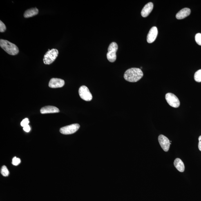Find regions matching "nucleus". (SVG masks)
I'll return each instance as SVG.
<instances>
[{
  "instance_id": "nucleus-11",
  "label": "nucleus",
  "mask_w": 201,
  "mask_h": 201,
  "mask_svg": "<svg viewBox=\"0 0 201 201\" xmlns=\"http://www.w3.org/2000/svg\"><path fill=\"white\" fill-rule=\"evenodd\" d=\"M153 3L150 2L145 5L143 8L141 14L143 17H147L153 10Z\"/></svg>"
},
{
  "instance_id": "nucleus-20",
  "label": "nucleus",
  "mask_w": 201,
  "mask_h": 201,
  "mask_svg": "<svg viewBox=\"0 0 201 201\" xmlns=\"http://www.w3.org/2000/svg\"><path fill=\"white\" fill-rule=\"evenodd\" d=\"M6 30V27L1 21H0V32H4Z\"/></svg>"
},
{
  "instance_id": "nucleus-16",
  "label": "nucleus",
  "mask_w": 201,
  "mask_h": 201,
  "mask_svg": "<svg viewBox=\"0 0 201 201\" xmlns=\"http://www.w3.org/2000/svg\"><path fill=\"white\" fill-rule=\"evenodd\" d=\"M195 81L197 82H201V69L197 70L194 75Z\"/></svg>"
},
{
  "instance_id": "nucleus-23",
  "label": "nucleus",
  "mask_w": 201,
  "mask_h": 201,
  "mask_svg": "<svg viewBox=\"0 0 201 201\" xmlns=\"http://www.w3.org/2000/svg\"><path fill=\"white\" fill-rule=\"evenodd\" d=\"M199 144H198V147L199 150L201 151V136H199Z\"/></svg>"
},
{
  "instance_id": "nucleus-17",
  "label": "nucleus",
  "mask_w": 201,
  "mask_h": 201,
  "mask_svg": "<svg viewBox=\"0 0 201 201\" xmlns=\"http://www.w3.org/2000/svg\"><path fill=\"white\" fill-rule=\"evenodd\" d=\"M1 172L2 175L4 177L8 176L9 174H10L8 168H7L6 166H3L2 167Z\"/></svg>"
},
{
  "instance_id": "nucleus-3",
  "label": "nucleus",
  "mask_w": 201,
  "mask_h": 201,
  "mask_svg": "<svg viewBox=\"0 0 201 201\" xmlns=\"http://www.w3.org/2000/svg\"><path fill=\"white\" fill-rule=\"evenodd\" d=\"M59 55V51L57 49L48 50L44 55L43 61L45 64L50 65L53 63Z\"/></svg>"
},
{
  "instance_id": "nucleus-2",
  "label": "nucleus",
  "mask_w": 201,
  "mask_h": 201,
  "mask_svg": "<svg viewBox=\"0 0 201 201\" xmlns=\"http://www.w3.org/2000/svg\"><path fill=\"white\" fill-rule=\"evenodd\" d=\"M0 46L9 55H15L19 53V50L17 46L6 40L1 39Z\"/></svg>"
},
{
  "instance_id": "nucleus-12",
  "label": "nucleus",
  "mask_w": 201,
  "mask_h": 201,
  "mask_svg": "<svg viewBox=\"0 0 201 201\" xmlns=\"http://www.w3.org/2000/svg\"><path fill=\"white\" fill-rule=\"evenodd\" d=\"M60 111L57 107L53 106H47L41 108V114L55 113H59Z\"/></svg>"
},
{
  "instance_id": "nucleus-21",
  "label": "nucleus",
  "mask_w": 201,
  "mask_h": 201,
  "mask_svg": "<svg viewBox=\"0 0 201 201\" xmlns=\"http://www.w3.org/2000/svg\"><path fill=\"white\" fill-rule=\"evenodd\" d=\"M29 122V119L28 118H25L22 121L21 123V125L22 127H24L28 125Z\"/></svg>"
},
{
  "instance_id": "nucleus-19",
  "label": "nucleus",
  "mask_w": 201,
  "mask_h": 201,
  "mask_svg": "<svg viewBox=\"0 0 201 201\" xmlns=\"http://www.w3.org/2000/svg\"><path fill=\"white\" fill-rule=\"evenodd\" d=\"M21 160L19 158H17L16 157H14L12 159V164L13 165L17 166L20 163Z\"/></svg>"
},
{
  "instance_id": "nucleus-15",
  "label": "nucleus",
  "mask_w": 201,
  "mask_h": 201,
  "mask_svg": "<svg viewBox=\"0 0 201 201\" xmlns=\"http://www.w3.org/2000/svg\"><path fill=\"white\" fill-rule=\"evenodd\" d=\"M39 13V10L37 8H32L25 11L23 16L25 18L32 17L37 15Z\"/></svg>"
},
{
  "instance_id": "nucleus-9",
  "label": "nucleus",
  "mask_w": 201,
  "mask_h": 201,
  "mask_svg": "<svg viewBox=\"0 0 201 201\" xmlns=\"http://www.w3.org/2000/svg\"><path fill=\"white\" fill-rule=\"evenodd\" d=\"M65 84V81L63 80L53 78L51 79L49 82L48 86L51 88H59L62 87L64 86Z\"/></svg>"
},
{
  "instance_id": "nucleus-6",
  "label": "nucleus",
  "mask_w": 201,
  "mask_h": 201,
  "mask_svg": "<svg viewBox=\"0 0 201 201\" xmlns=\"http://www.w3.org/2000/svg\"><path fill=\"white\" fill-rule=\"evenodd\" d=\"M79 94L80 97L83 100L87 101H90L92 99V96L87 87L83 86L79 88Z\"/></svg>"
},
{
  "instance_id": "nucleus-5",
  "label": "nucleus",
  "mask_w": 201,
  "mask_h": 201,
  "mask_svg": "<svg viewBox=\"0 0 201 201\" xmlns=\"http://www.w3.org/2000/svg\"><path fill=\"white\" fill-rule=\"evenodd\" d=\"M165 99L168 104L173 107L178 108L180 106V101L178 97L173 93L166 94Z\"/></svg>"
},
{
  "instance_id": "nucleus-4",
  "label": "nucleus",
  "mask_w": 201,
  "mask_h": 201,
  "mask_svg": "<svg viewBox=\"0 0 201 201\" xmlns=\"http://www.w3.org/2000/svg\"><path fill=\"white\" fill-rule=\"evenodd\" d=\"M118 46L116 43L113 42L109 45L108 49V52L107 53V57L108 61L111 62H114L116 60V52Z\"/></svg>"
},
{
  "instance_id": "nucleus-1",
  "label": "nucleus",
  "mask_w": 201,
  "mask_h": 201,
  "mask_svg": "<svg viewBox=\"0 0 201 201\" xmlns=\"http://www.w3.org/2000/svg\"><path fill=\"white\" fill-rule=\"evenodd\" d=\"M143 76L144 74L140 69L132 68L127 70L125 72L124 77L128 82H135L140 80Z\"/></svg>"
},
{
  "instance_id": "nucleus-14",
  "label": "nucleus",
  "mask_w": 201,
  "mask_h": 201,
  "mask_svg": "<svg viewBox=\"0 0 201 201\" xmlns=\"http://www.w3.org/2000/svg\"><path fill=\"white\" fill-rule=\"evenodd\" d=\"M174 164L175 167L178 171L180 172H183L184 171V165L180 159L177 158L175 159Z\"/></svg>"
},
{
  "instance_id": "nucleus-13",
  "label": "nucleus",
  "mask_w": 201,
  "mask_h": 201,
  "mask_svg": "<svg viewBox=\"0 0 201 201\" xmlns=\"http://www.w3.org/2000/svg\"><path fill=\"white\" fill-rule=\"evenodd\" d=\"M191 10L189 8H184L180 10L176 14V17L177 19H182L190 15Z\"/></svg>"
},
{
  "instance_id": "nucleus-8",
  "label": "nucleus",
  "mask_w": 201,
  "mask_h": 201,
  "mask_svg": "<svg viewBox=\"0 0 201 201\" xmlns=\"http://www.w3.org/2000/svg\"><path fill=\"white\" fill-rule=\"evenodd\" d=\"M158 141L160 146L164 151L168 152L170 147V142L167 137L161 135L158 137Z\"/></svg>"
},
{
  "instance_id": "nucleus-18",
  "label": "nucleus",
  "mask_w": 201,
  "mask_h": 201,
  "mask_svg": "<svg viewBox=\"0 0 201 201\" xmlns=\"http://www.w3.org/2000/svg\"><path fill=\"white\" fill-rule=\"evenodd\" d=\"M195 40L197 44L201 46V34H197L195 36Z\"/></svg>"
},
{
  "instance_id": "nucleus-22",
  "label": "nucleus",
  "mask_w": 201,
  "mask_h": 201,
  "mask_svg": "<svg viewBox=\"0 0 201 201\" xmlns=\"http://www.w3.org/2000/svg\"><path fill=\"white\" fill-rule=\"evenodd\" d=\"M23 130L26 132H29L30 131L31 128L29 125L23 127Z\"/></svg>"
},
{
  "instance_id": "nucleus-7",
  "label": "nucleus",
  "mask_w": 201,
  "mask_h": 201,
  "mask_svg": "<svg viewBox=\"0 0 201 201\" xmlns=\"http://www.w3.org/2000/svg\"><path fill=\"white\" fill-rule=\"evenodd\" d=\"M80 128L78 124H73L61 128L60 132L63 135H70L75 133Z\"/></svg>"
},
{
  "instance_id": "nucleus-10",
  "label": "nucleus",
  "mask_w": 201,
  "mask_h": 201,
  "mask_svg": "<svg viewBox=\"0 0 201 201\" xmlns=\"http://www.w3.org/2000/svg\"><path fill=\"white\" fill-rule=\"evenodd\" d=\"M158 34L157 27H153L150 30L147 37V41L149 43H152L155 40Z\"/></svg>"
}]
</instances>
